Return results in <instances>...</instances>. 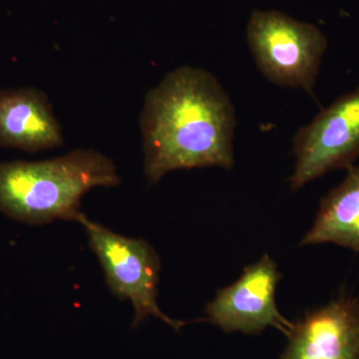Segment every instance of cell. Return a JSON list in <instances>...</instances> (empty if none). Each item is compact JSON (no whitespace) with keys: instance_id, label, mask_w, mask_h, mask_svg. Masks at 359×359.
I'll return each mask as SVG.
<instances>
[{"instance_id":"obj_3","label":"cell","mask_w":359,"mask_h":359,"mask_svg":"<svg viewBox=\"0 0 359 359\" xmlns=\"http://www.w3.org/2000/svg\"><path fill=\"white\" fill-rule=\"evenodd\" d=\"M247 40L257 68L273 84L311 93L327 40L316 26L276 11H255Z\"/></svg>"},{"instance_id":"obj_6","label":"cell","mask_w":359,"mask_h":359,"mask_svg":"<svg viewBox=\"0 0 359 359\" xmlns=\"http://www.w3.org/2000/svg\"><path fill=\"white\" fill-rule=\"evenodd\" d=\"M282 273L269 255L245 266L240 278L205 306L207 320L224 332L257 334L269 327L289 335L294 323L278 311L276 292Z\"/></svg>"},{"instance_id":"obj_5","label":"cell","mask_w":359,"mask_h":359,"mask_svg":"<svg viewBox=\"0 0 359 359\" xmlns=\"http://www.w3.org/2000/svg\"><path fill=\"white\" fill-rule=\"evenodd\" d=\"M294 154V173L289 179L292 190L328 172L353 166L359 156V87L340 96L299 129Z\"/></svg>"},{"instance_id":"obj_2","label":"cell","mask_w":359,"mask_h":359,"mask_svg":"<svg viewBox=\"0 0 359 359\" xmlns=\"http://www.w3.org/2000/svg\"><path fill=\"white\" fill-rule=\"evenodd\" d=\"M120 182L113 161L94 150L78 149L39 162L1 163L0 212L29 224L77 222L85 194Z\"/></svg>"},{"instance_id":"obj_7","label":"cell","mask_w":359,"mask_h":359,"mask_svg":"<svg viewBox=\"0 0 359 359\" xmlns=\"http://www.w3.org/2000/svg\"><path fill=\"white\" fill-rule=\"evenodd\" d=\"M280 359H359V301L340 297L294 325Z\"/></svg>"},{"instance_id":"obj_8","label":"cell","mask_w":359,"mask_h":359,"mask_svg":"<svg viewBox=\"0 0 359 359\" xmlns=\"http://www.w3.org/2000/svg\"><path fill=\"white\" fill-rule=\"evenodd\" d=\"M61 125L41 90H0V146L25 152L62 145Z\"/></svg>"},{"instance_id":"obj_1","label":"cell","mask_w":359,"mask_h":359,"mask_svg":"<svg viewBox=\"0 0 359 359\" xmlns=\"http://www.w3.org/2000/svg\"><path fill=\"white\" fill-rule=\"evenodd\" d=\"M236 112L209 71L181 66L148 92L140 117L144 173L156 184L177 170L233 166Z\"/></svg>"},{"instance_id":"obj_4","label":"cell","mask_w":359,"mask_h":359,"mask_svg":"<svg viewBox=\"0 0 359 359\" xmlns=\"http://www.w3.org/2000/svg\"><path fill=\"white\" fill-rule=\"evenodd\" d=\"M77 222L86 231L90 248L100 262L111 292L122 301L128 299L133 306L132 327L150 316L159 318L175 330L186 325L169 318L158 306L161 262L152 245L143 238L116 233L84 214Z\"/></svg>"},{"instance_id":"obj_9","label":"cell","mask_w":359,"mask_h":359,"mask_svg":"<svg viewBox=\"0 0 359 359\" xmlns=\"http://www.w3.org/2000/svg\"><path fill=\"white\" fill-rule=\"evenodd\" d=\"M332 243L359 252V166L321 200L311 230L299 245Z\"/></svg>"}]
</instances>
